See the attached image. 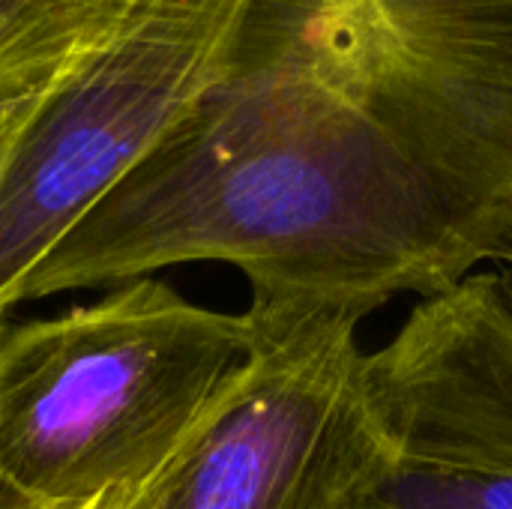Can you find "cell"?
Here are the masks:
<instances>
[{
    "instance_id": "cell-5",
    "label": "cell",
    "mask_w": 512,
    "mask_h": 509,
    "mask_svg": "<svg viewBox=\"0 0 512 509\" xmlns=\"http://www.w3.org/2000/svg\"><path fill=\"white\" fill-rule=\"evenodd\" d=\"M249 24L512 207V0H255Z\"/></svg>"
},
{
    "instance_id": "cell-4",
    "label": "cell",
    "mask_w": 512,
    "mask_h": 509,
    "mask_svg": "<svg viewBox=\"0 0 512 509\" xmlns=\"http://www.w3.org/2000/svg\"><path fill=\"white\" fill-rule=\"evenodd\" d=\"M249 354L132 509H375L402 456L369 390L360 309L252 291Z\"/></svg>"
},
{
    "instance_id": "cell-9",
    "label": "cell",
    "mask_w": 512,
    "mask_h": 509,
    "mask_svg": "<svg viewBox=\"0 0 512 509\" xmlns=\"http://www.w3.org/2000/svg\"><path fill=\"white\" fill-rule=\"evenodd\" d=\"M492 273L501 285V294L507 297V303L512 306V240L504 246V252L492 261Z\"/></svg>"
},
{
    "instance_id": "cell-3",
    "label": "cell",
    "mask_w": 512,
    "mask_h": 509,
    "mask_svg": "<svg viewBox=\"0 0 512 509\" xmlns=\"http://www.w3.org/2000/svg\"><path fill=\"white\" fill-rule=\"evenodd\" d=\"M255 0H129L39 90L3 105L0 324L57 246L231 72Z\"/></svg>"
},
{
    "instance_id": "cell-6",
    "label": "cell",
    "mask_w": 512,
    "mask_h": 509,
    "mask_svg": "<svg viewBox=\"0 0 512 509\" xmlns=\"http://www.w3.org/2000/svg\"><path fill=\"white\" fill-rule=\"evenodd\" d=\"M369 390L402 465L512 480V306L495 273L423 297L369 354Z\"/></svg>"
},
{
    "instance_id": "cell-10",
    "label": "cell",
    "mask_w": 512,
    "mask_h": 509,
    "mask_svg": "<svg viewBox=\"0 0 512 509\" xmlns=\"http://www.w3.org/2000/svg\"><path fill=\"white\" fill-rule=\"evenodd\" d=\"M33 504H27L24 498H18L9 486H6V480H3V474H0V509H30Z\"/></svg>"
},
{
    "instance_id": "cell-11",
    "label": "cell",
    "mask_w": 512,
    "mask_h": 509,
    "mask_svg": "<svg viewBox=\"0 0 512 509\" xmlns=\"http://www.w3.org/2000/svg\"><path fill=\"white\" fill-rule=\"evenodd\" d=\"M0 141H3V105H0Z\"/></svg>"
},
{
    "instance_id": "cell-7",
    "label": "cell",
    "mask_w": 512,
    "mask_h": 509,
    "mask_svg": "<svg viewBox=\"0 0 512 509\" xmlns=\"http://www.w3.org/2000/svg\"><path fill=\"white\" fill-rule=\"evenodd\" d=\"M129 0H0V105L15 102L90 51Z\"/></svg>"
},
{
    "instance_id": "cell-8",
    "label": "cell",
    "mask_w": 512,
    "mask_h": 509,
    "mask_svg": "<svg viewBox=\"0 0 512 509\" xmlns=\"http://www.w3.org/2000/svg\"><path fill=\"white\" fill-rule=\"evenodd\" d=\"M375 509H512V480L495 474L402 465Z\"/></svg>"
},
{
    "instance_id": "cell-2",
    "label": "cell",
    "mask_w": 512,
    "mask_h": 509,
    "mask_svg": "<svg viewBox=\"0 0 512 509\" xmlns=\"http://www.w3.org/2000/svg\"><path fill=\"white\" fill-rule=\"evenodd\" d=\"M249 354L243 315L141 276L0 324V474L39 509H132Z\"/></svg>"
},
{
    "instance_id": "cell-12",
    "label": "cell",
    "mask_w": 512,
    "mask_h": 509,
    "mask_svg": "<svg viewBox=\"0 0 512 509\" xmlns=\"http://www.w3.org/2000/svg\"><path fill=\"white\" fill-rule=\"evenodd\" d=\"M30 509H39V507H30Z\"/></svg>"
},
{
    "instance_id": "cell-1",
    "label": "cell",
    "mask_w": 512,
    "mask_h": 509,
    "mask_svg": "<svg viewBox=\"0 0 512 509\" xmlns=\"http://www.w3.org/2000/svg\"><path fill=\"white\" fill-rule=\"evenodd\" d=\"M510 240L512 207L246 24L231 72L57 246L24 303L219 261L252 291L372 315L447 291Z\"/></svg>"
}]
</instances>
